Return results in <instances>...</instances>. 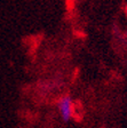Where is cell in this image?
Returning <instances> with one entry per match:
<instances>
[{
	"mask_svg": "<svg viewBox=\"0 0 127 128\" xmlns=\"http://www.w3.org/2000/svg\"><path fill=\"white\" fill-rule=\"evenodd\" d=\"M63 86V79L58 76L52 78H46V79H40L36 84V93L39 97L46 98L53 95L55 92L61 89Z\"/></svg>",
	"mask_w": 127,
	"mask_h": 128,
	"instance_id": "cell-1",
	"label": "cell"
},
{
	"mask_svg": "<svg viewBox=\"0 0 127 128\" xmlns=\"http://www.w3.org/2000/svg\"><path fill=\"white\" fill-rule=\"evenodd\" d=\"M56 109L63 121H69L73 117V101L70 95H62L56 102Z\"/></svg>",
	"mask_w": 127,
	"mask_h": 128,
	"instance_id": "cell-2",
	"label": "cell"
},
{
	"mask_svg": "<svg viewBox=\"0 0 127 128\" xmlns=\"http://www.w3.org/2000/svg\"><path fill=\"white\" fill-rule=\"evenodd\" d=\"M125 14H126V16H127V5H126V7H125Z\"/></svg>",
	"mask_w": 127,
	"mask_h": 128,
	"instance_id": "cell-3",
	"label": "cell"
}]
</instances>
